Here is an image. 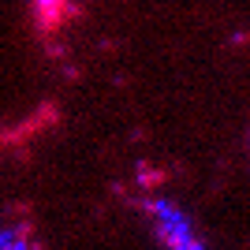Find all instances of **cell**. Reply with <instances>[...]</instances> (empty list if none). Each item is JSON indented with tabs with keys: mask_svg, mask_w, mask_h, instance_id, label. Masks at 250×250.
Wrapping results in <instances>:
<instances>
[{
	"mask_svg": "<svg viewBox=\"0 0 250 250\" xmlns=\"http://www.w3.org/2000/svg\"><path fill=\"white\" fill-rule=\"evenodd\" d=\"M30 15L38 38H56L71 19H79V4H71V0H30Z\"/></svg>",
	"mask_w": 250,
	"mask_h": 250,
	"instance_id": "cell-1",
	"label": "cell"
},
{
	"mask_svg": "<svg viewBox=\"0 0 250 250\" xmlns=\"http://www.w3.org/2000/svg\"><path fill=\"white\" fill-rule=\"evenodd\" d=\"M34 231L30 224H15V228H0V250H34Z\"/></svg>",
	"mask_w": 250,
	"mask_h": 250,
	"instance_id": "cell-2",
	"label": "cell"
}]
</instances>
